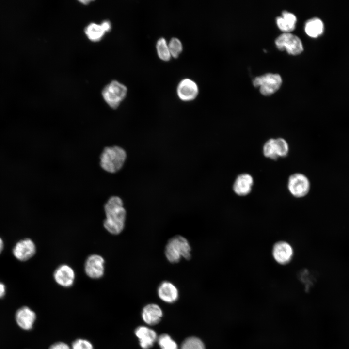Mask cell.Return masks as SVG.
I'll return each instance as SVG.
<instances>
[{"instance_id":"1","label":"cell","mask_w":349,"mask_h":349,"mask_svg":"<svg viewBox=\"0 0 349 349\" xmlns=\"http://www.w3.org/2000/svg\"><path fill=\"white\" fill-rule=\"evenodd\" d=\"M106 219L103 225L106 230L113 235L121 233L125 227L126 211L122 200L119 197H110L104 206Z\"/></svg>"},{"instance_id":"2","label":"cell","mask_w":349,"mask_h":349,"mask_svg":"<svg viewBox=\"0 0 349 349\" xmlns=\"http://www.w3.org/2000/svg\"><path fill=\"white\" fill-rule=\"evenodd\" d=\"M191 247L184 237L177 235L171 238L165 249V256L170 263H176L182 258L190 260L191 257Z\"/></svg>"},{"instance_id":"3","label":"cell","mask_w":349,"mask_h":349,"mask_svg":"<svg viewBox=\"0 0 349 349\" xmlns=\"http://www.w3.org/2000/svg\"><path fill=\"white\" fill-rule=\"evenodd\" d=\"M126 157V151L119 146L105 147L100 156L101 167L109 173H116L123 167Z\"/></svg>"},{"instance_id":"4","label":"cell","mask_w":349,"mask_h":349,"mask_svg":"<svg viewBox=\"0 0 349 349\" xmlns=\"http://www.w3.org/2000/svg\"><path fill=\"white\" fill-rule=\"evenodd\" d=\"M127 93V87L116 80L112 81L107 84L102 91V95L105 102L114 109L119 106Z\"/></svg>"},{"instance_id":"5","label":"cell","mask_w":349,"mask_h":349,"mask_svg":"<svg viewBox=\"0 0 349 349\" xmlns=\"http://www.w3.org/2000/svg\"><path fill=\"white\" fill-rule=\"evenodd\" d=\"M282 79L278 74L267 73L256 77L253 80L255 87H260V92L264 95H270L277 91L282 84Z\"/></svg>"},{"instance_id":"6","label":"cell","mask_w":349,"mask_h":349,"mask_svg":"<svg viewBox=\"0 0 349 349\" xmlns=\"http://www.w3.org/2000/svg\"><path fill=\"white\" fill-rule=\"evenodd\" d=\"M275 42L279 49H286L290 54L297 55L303 50L300 39L297 36L289 32H285L280 35L276 38Z\"/></svg>"},{"instance_id":"7","label":"cell","mask_w":349,"mask_h":349,"mask_svg":"<svg viewBox=\"0 0 349 349\" xmlns=\"http://www.w3.org/2000/svg\"><path fill=\"white\" fill-rule=\"evenodd\" d=\"M288 189L293 196L297 198L303 197L308 193L310 189V183L305 175L296 173L289 177Z\"/></svg>"},{"instance_id":"8","label":"cell","mask_w":349,"mask_h":349,"mask_svg":"<svg viewBox=\"0 0 349 349\" xmlns=\"http://www.w3.org/2000/svg\"><path fill=\"white\" fill-rule=\"evenodd\" d=\"M105 260L100 255L94 254L88 257L85 263V272L92 279L101 278L104 273Z\"/></svg>"},{"instance_id":"9","label":"cell","mask_w":349,"mask_h":349,"mask_svg":"<svg viewBox=\"0 0 349 349\" xmlns=\"http://www.w3.org/2000/svg\"><path fill=\"white\" fill-rule=\"evenodd\" d=\"M294 251L291 245L285 241L276 242L273 246L272 255L275 261L281 265L288 264L292 259Z\"/></svg>"},{"instance_id":"10","label":"cell","mask_w":349,"mask_h":349,"mask_svg":"<svg viewBox=\"0 0 349 349\" xmlns=\"http://www.w3.org/2000/svg\"><path fill=\"white\" fill-rule=\"evenodd\" d=\"M36 319L35 313L28 306L19 308L15 314V320L18 326L23 330H31Z\"/></svg>"},{"instance_id":"11","label":"cell","mask_w":349,"mask_h":349,"mask_svg":"<svg viewBox=\"0 0 349 349\" xmlns=\"http://www.w3.org/2000/svg\"><path fill=\"white\" fill-rule=\"evenodd\" d=\"M36 252L34 242L30 239L26 238L18 242L13 250L15 257L20 261H26L32 257Z\"/></svg>"},{"instance_id":"12","label":"cell","mask_w":349,"mask_h":349,"mask_svg":"<svg viewBox=\"0 0 349 349\" xmlns=\"http://www.w3.org/2000/svg\"><path fill=\"white\" fill-rule=\"evenodd\" d=\"M53 277L59 285L64 287H69L73 285L75 274L70 266L62 264L55 270Z\"/></svg>"},{"instance_id":"13","label":"cell","mask_w":349,"mask_h":349,"mask_svg":"<svg viewBox=\"0 0 349 349\" xmlns=\"http://www.w3.org/2000/svg\"><path fill=\"white\" fill-rule=\"evenodd\" d=\"M179 97L183 101L193 100L198 94L197 84L191 79H186L179 84L177 89Z\"/></svg>"},{"instance_id":"14","label":"cell","mask_w":349,"mask_h":349,"mask_svg":"<svg viewBox=\"0 0 349 349\" xmlns=\"http://www.w3.org/2000/svg\"><path fill=\"white\" fill-rule=\"evenodd\" d=\"M253 185L252 176L248 174H242L236 179L233 184V190L239 196H246L251 191Z\"/></svg>"},{"instance_id":"15","label":"cell","mask_w":349,"mask_h":349,"mask_svg":"<svg viewBox=\"0 0 349 349\" xmlns=\"http://www.w3.org/2000/svg\"><path fill=\"white\" fill-rule=\"evenodd\" d=\"M135 333L139 339L141 347L143 349H149L151 348L157 339L156 332L145 326H139L137 328Z\"/></svg>"},{"instance_id":"16","label":"cell","mask_w":349,"mask_h":349,"mask_svg":"<svg viewBox=\"0 0 349 349\" xmlns=\"http://www.w3.org/2000/svg\"><path fill=\"white\" fill-rule=\"evenodd\" d=\"M158 293L160 299L168 303H173L178 298L177 288L173 284L168 281H164L159 285Z\"/></svg>"},{"instance_id":"17","label":"cell","mask_w":349,"mask_h":349,"mask_svg":"<svg viewBox=\"0 0 349 349\" xmlns=\"http://www.w3.org/2000/svg\"><path fill=\"white\" fill-rule=\"evenodd\" d=\"M142 316L145 323L150 325H154L160 321L162 312L158 305L149 304L143 308Z\"/></svg>"},{"instance_id":"18","label":"cell","mask_w":349,"mask_h":349,"mask_svg":"<svg viewBox=\"0 0 349 349\" xmlns=\"http://www.w3.org/2000/svg\"><path fill=\"white\" fill-rule=\"evenodd\" d=\"M282 16L276 18V22L279 28L286 32L293 31L295 27L297 21L296 16L292 13L286 11L282 12Z\"/></svg>"},{"instance_id":"19","label":"cell","mask_w":349,"mask_h":349,"mask_svg":"<svg viewBox=\"0 0 349 349\" xmlns=\"http://www.w3.org/2000/svg\"><path fill=\"white\" fill-rule=\"evenodd\" d=\"M304 29L305 32L309 36L317 37L323 33L324 24L320 19L314 17L307 21Z\"/></svg>"},{"instance_id":"20","label":"cell","mask_w":349,"mask_h":349,"mask_svg":"<svg viewBox=\"0 0 349 349\" xmlns=\"http://www.w3.org/2000/svg\"><path fill=\"white\" fill-rule=\"evenodd\" d=\"M84 32L88 39L93 42L100 41L106 32L101 24L95 23L89 24Z\"/></svg>"},{"instance_id":"21","label":"cell","mask_w":349,"mask_h":349,"mask_svg":"<svg viewBox=\"0 0 349 349\" xmlns=\"http://www.w3.org/2000/svg\"><path fill=\"white\" fill-rule=\"evenodd\" d=\"M278 149L276 139H270L263 146V153L265 157L272 159H277L279 157Z\"/></svg>"},{"instance_id":"22","label":"cell","mask_w":349,"mask_h":349,"mask_svg":"<svg viewBox=\"0 0 349 349\" xmlns=\"http://www.w3.org/2000/svg\"><path fill=\"white\" fill-rule=\"evenodd\" d=\"M156 48L158 56L160 59L165 61L170 60L171 54L168 46L164 38H161L158 40Z\"/></svg>"},{"instance_id":"23","label":"cell","mask_w":349,"mask_h":349,"mask_svg":"<svg viewBox=\"0 0 349 349\" xmlns=\"http://www.w3.org/2000/svg\"><path fill=\"white\" fill-rule=\"evenodd\" d=\"M181 349H205V347L200 339L195 337H191L184 341Z\"/></svg>"},{"instance_id":"24","label":"cell","mask_w":349,"mask_h":349,"mask_svg":"<svg viewBox=\"0 0 349 349\" xmlns=\"http://www.w3.org/2000/svg\"><path fill=\"white\" fill-rule=\"evenodd\" d=\"M158 341L161 349H178L177 345L175 342L167 334L160 335Z\"/></svg>"},{"instance_id":"25","label":"cell","mask_w":349,"mask_h":349,"mask_svg":"<svg viewBox=\"0 0 349 349\" xmlns=\"http://www.w3.org/2000/svg\"><path fill=\"white\" fill-rule=\"evenodd\" d=\"M170 53L174 58H177L182 51V45L180 41L176 38H173L168 45Z\"/></svg>"},{"instance_id":"26","label":"cell","mask_w":349,"mask_h":349,"mask_svg":"<svg viewBox=\"0 0 349 349\" xmlns=\"http://www.w3.org/2000/svg\"><path fill=\"white\" fill-rule=\"evenodd\" d=\"M71 349H94L93 344L88 340L79 338L74 341Z\"/></svg>"},{"instance_id":"27","label":"cell","mask_w":349,"mask_h":349,"mask_svg":"<svg viewBox=\"0 0 349 349\" xmlns=\"http://www.w3.org/2000/svg\"><path fill=\"white\" fill-rule=\"evenodd\" d=\"M278 149L279 157H284L287 155L289 147L286 141L281 138L276 139Z\"/></svg>"},{"instance_id":"28","label":"cell","mask_w":349,"mask_h":349,"mask_svg":"<svg viewBox=\"0 0 349 349\" xmlns=\"http://www.w3.org/2000/svg\"><path fill=\"white\" fill-rule=\"evenodd\" d=\"M48 349H71V347L66 343L63 342H58L51 345Z\"/></svg>"},{"instance_id":"29","label":"cell","mask_w":349,"mask_h":349,"mask_svg":"<svg viewBox=\"0 0 349 349\" xmlns=\"http://www.w3.org/2000/svg\"><path fill=\"white\" fill-rule=\"evenodd\" d=\"M101 24L106 32L111 31V22L109 20H104Z\"/></svg>"},{"instance_id":"30","label":"cell","mask_w":349,"mask_h":349,"mask_svg":"<svg viewBox=\"0 0 349 349\" xmlns=\"http://www.w3.org/2000/svg\"><path fill=\"white\" fill-rule=\"evenodd\" d=\"M5 286L3 284L0 282V298H2L5 294Z\"/></svg>"},{"instance_id":"31","label":"cell","mask_w":349,"mask_h":349,"mask_svg":"<svg viewBox=\"0 0 349 349\" xmlns=\"http://www.w3.org/2000/svg\"><path fill=\"white\" fill-rule=\"evenodd\" d=\"M3 248V242L2 239L0 238V254Z\"/></svg>"},{"instance_id":"32","label":"cell","mask_w":349,"mask_h":349,"mask_svg":"<svg viewBox=\"0 0 349 349\" xmlns=\"http://www.w3.org/2000/svg\"><path fill=\"white\" fill-rule=\"evenodd\" d=\"M79 1L83 4H87L92 1V0H79Z\"/></svg>"}]
</instances>
